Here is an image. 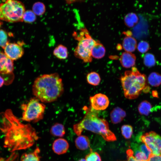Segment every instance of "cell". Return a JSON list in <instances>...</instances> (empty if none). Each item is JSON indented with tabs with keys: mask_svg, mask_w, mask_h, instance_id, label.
<instances>
[{
	"mask_svg": "<svg viewBox=\"0 0 161 161\" xmlns=\"http://www.w3.org/2000/svg\"><path fill=\"white\" fill-rule=\"evenodd\" d=\"M0 130L5 135L4 147L12 152L31 147L39 138L35 129L22 123L10 109L0 113Z\"/></svg>",
	"mask_w": 161,
	"mask_h": 161,
	"instance_id": "obj_1",
	"label": "cell"
},
{
	"mask_svg": "<svg viewBox=\"0 0 161 161\" xmlns=\"http://www.w3.org/2000/svg\"><path fill=\"white\" fill-rule=\"evenodd\" d=\"M64 91L62 80L56 73L39 76L35 79L32 86L33 94L43 103L55 101Z\"/></svg>",
	"mask_w": 161,
	"mask_h": 161,
	"instance_id": "obj_2",
	"label": "cell"
},
{
	"mask_svg": "<svg viewBox=\"0 0 161 161\" xmlns=\"http://www.w3.org/2000/svg\"><path fill=\"white\" fill-rule=\"evenodd\" d=\"M84 108L86 111L84 117L73 126L74 131L78 136L81 135L84 130H87L101 135L106 141L116 140L115 135L109 129L107 121L98 117V111L91 107Z\"/></svg>",
	"mask_w": 161,
	"mask_h": 161,
	"instance_id": "obj_3",
	"label": "cell"
},
{
	"mask_svg": "<svg viewBox=\"0 0 161 161\" xmlns=\"http://www.w3.org/2000/svg\"><path fill=\"white\" fill-rule=\"evenodd\" d=\"M120 80L124 95L129 99L137 98L147 86L146 76L134 67L131 70L126 71Z\"/></svg>",
	"mask_w": 161,
	"mask_h": 161,
	"instance_id": "obj_4",
	"label": "cell"
},
{
	"mask_svg": "<svg viewBox=\"0 0 161 161\" xmlns=\"http://www.w3.org/2000/svg\"><path fill=\"white\" fill-rule=\"evenodd\" d=\"M25 11L24 4L21 2L6 1L0 4V20L11 23L23 21Z\"/></svg>",
	"mask_w": 161,
	"mask_h": 161,
	"instance_id": "obj_5",
	"label": "cell"
},
{
	"mask_svg": "<svg viewBox=\"0 0 161 161\" xmlns=\"http://www.w3.org/2000/svg\"><path fill=\"white\" fill-rule=\"evenodd\" d=\"M75 36L78 43L74 51L75 56L85 63L91 62V51L96 41L92 38L86 28H82L78 36Z\"/></svg>",
	"mask_w": 161,
	"mask_h": 161,
	"instance_id": "obj_6",
	"label": "cell"
},
{
	"mask_svg": "<svg viewBox=\"0 0 161 161\" xmlns=\"http://www.w3.org/2000/svg\"><path fill=\"white\" fill-rule=\"evenodd\" d=\"M23 111L21 119L28 122H37L43 118L46 106L36 97L31 98L26 103L21 106Z\"/></svg>",
	"mask_w": 161,
	"mask_h": 161,
	"instance_id": "obj_7",
	"label": "cell"
},
{
	"mask_svg": "<svg viewBox=\"0 0 161 161\" xmlns=\"http://www.w3.org/2000/svg\"><path fill=\"white\" fill-rule=\"evenodd\" d=\"M139 140L151 150L152 154L161 155V136L159 134L151 131L140 136Z\"/></svg>",
	"mask_w": 161,
	"mask_h": 161,
	"instance_id": "obj_8",
	"label": "cell"
},
{
	"mask_svg": "<svg viewBox=\"0 0 161 161\" xmlns=\"http://www.w3.org/2000/svg\"><path fill=\"white\" fill-rule=\"evenodd\" d=\"M91 107L96 111L103 110L109 106V101L106 95L98 93L89 98Z\"/></svg>",
	"mask_w": 161,
	"mask_h": 161,
	"instance_id": "obj_9",
	"label": "cell"
},
{
	"mask_svg": "<svg viewBox=\"0 0 161 161\" xmlns=\"http://www.w3.org/2000/svg\"><path fill=\"white\" fill-rule=\"evenodd\" d=\"M4 49L5 54L13 61L21 58L24 52L22 46L16 43L8 42Z\"/></svg>",
	"mask_w": 161,
	"mask_h": 161,
	"instance_id": "obj_10",
	"label": "cell"
},
{
	"mask_svg": "<svg viewBox=\"0 0 161 161\" xmlns=\"http://www.w3.org/2000/svg\"><path fill=\"white\" fill-rule=\"evenodd\" d=\"M13 70V61L8 57L4 53L0 51V74H11Z\"/></svg>",
	"mask_w": 161,
	"mask_h": 161,
	"instance_id": "obj_11",
	"label": "cell"
},
{
	"mask_svg": "<svg viewBox=\"0 0 161 161\" xmlns=\"http://www.w3.org/2000/svg\"><path fill=\"white\" fill-rule=\"evenodd\" d=\"M69 145L65 139L59 138L55 140L52 145V149L55 154L61 155L64 154L67 151Z\"/></svg>",
	"mask_w": 161,
	"mask_h": 161,
	"instance_id": "obj_12",
	"label": "cell"
},
{
	"mask_svg": "<svg viewBox=\"0 0 161 161\" xmlns=\"http://www.w3.org/2000/svg\"><path fill=\"white\" fill-rule=\"evenodd\" d=\"M136 60V57L134 54L127 52H123L120 59L121 65L126 68L133 66L135 64Z\"/></svg>",
	"mask_w": 161,
	"mask_h": 161,
	"instance_id": "obj_13",
	"label": "cell"
},
{
	"mask_svg": "<svg viewBox=\"0 0 161 161\" xmlns=\"http://www.w3.org/2000/svg\"><path fill=\"white\" fill-rule=\"evenodd\" d=\"M126 112L119 107L114 108L111 112L110 117L112 122L116 124L121 122L126 117Z\"/></svg>",
	"mask_w": 161,
	"mask_h": 161,
	"instance_id": "obj_14",
	"label": "cell"
},
{
	"mask_svg": "<svg viewBox=\"0 0 161 161\" xmlns=\"http://www.w3.org/2000/svg\"><path fill=\"white\" fill-rule=\"evenodd\" d=\"M123 47L126 52H131L134 51L137 47V42L131 34L127 35L123 41Z\"/></svg>",
	"mask_w": 161,
	"mask_h": 161,
	"instance_id": "obj_15",
	"label": "cell"
},
{
	"mask_svg": "<svg viewBox=\"0 0 161 161\" xmlns=\"http://www.w3.org/2000/svg\"><path fill=\"white\" fill-rule=\"evenodd\" d=\"M105 52V49L103 45L98 41H96L92 49V57L96 59H100L104 56Z\"/></svg>",
	"mask_w": 161,
	"mask_h": 161,
	"instance_id": "obj_16",
	"label": "cell"
},
{
	"mask_svg": "<svg viewBox=\"0 0 161 161\" xmlns=\"http://www.w3.org/2000/svg\"><path fill=\"white\" fill-rule=\"evenodd\" d=\"M76 148L80 150L87 149L90 146V141L89 138L85 135H80L76 138L75 141Z\"/></svg>",
	"mask_w": 161,
	"mask_h": 161,
	"instance_id": "obj_17",
	"label": "cell"
},
{
	"mask_svg": "<svg viewBox=\"0 0 161 161\" xmlns=\"http://www.w3.org/2000/svg\"><path fill=\"white\" fill-rule=\"evenodd\" d=\"M40 149L37 146L32 152L23 154L21 157V161H40Z\"/></svg>",
	"mask_w": 161,
	"mask_h": 161,
	"instance_id": "obj_18",
	"label": "cell"
},
{
	"mask_svg": "<svg viewBox=\"0 0 161 161\" xmlns=\"http://www.w3.org/2000/svg\"><path fill=\"white\" fill-rule=\"evenodd\" d=\"M53 54L59 59H65L68 55L67 49L65 46L62 44H59L54 49Z\"/></svg>",
	"mask_w": 161,
	"mask_h": 161,
	"instance_id": "obj_19",
	"label": "cell"
},
{
	"mask_svg": "<svg viewBox=\"0 0 161 161\" xmlns=\"http://www.w3.org/2000/svg\"><path fill=\"white\" fill-rule=\"evenodd\" d=\"M50 133L54 136L63 137L65 134V128L62 124L56 123L52 126L50 130Z\"/></svg>",
	"mask_w": 161,
	"mask_h": 161,
	"instance_id": "obj_20",
	"label": "cell"
},
{
	"mask_svg": "<svg viewBox=\"0 0 161 161\" xmlns=\"http://www.w3.org/2000/svg\"><path fill=\"white\" fill-rule=\"evenodd\" d=\"M138 109L140 114L148 115L151 112L152 106L151 103L148 101L143 100L140 103Z\"/></svg>",
	"mask_w": 161,
	"mask_h": 161,
	"instance_id": "obj_21",
	"label": "cell"
},
{
	"mask_svg": "<svg viewBox=\"0 0 161 161\" xmlns=\"http://www.w3.org/2000/svg\"><path fill=\"white\" fill-rule=\"evenodd\" d=\"M148 80L152 86H158L161 84V75L156 72H152L149 75Z\"/></svg>",
	"mask_w": 161,
	"mask_h": 161,
	"instance_id": "obj_22",
	"label": "cell"
},
{
	"mask_svg": "<svg viewBox=\"0 0 161 161\" xmlns=\"http://www.w3.org/2000/svg\"><path fill=\"white\" fill-rule=\"evenodd\" d=\"M138 18L136 14L130 13L127 14L125 17V23L127 27H131L134 26L138 22Z\"/></svg>",
	"mask_w": 161,
	"mask_h": 161,
	"instance_id": "obj_23",
	"label": "cell"
},
{
	"mask_svg": "<svg viewBox=\"0 0 161 161\" xmlns=\"http://www.w3.org/2000/svg\"><path fill=\"white\" fill-rule=\"evenodd\" d=\"M86 80L89 84L96 86L100 83L101 78L98 73L95 72H92L88 74L86 76Z\"/></svg>",
	"mask_w": 161,
	"mask_h": 161,
	"instance_id": "obj_24",
	"label": "cell"
},
{
	"mask_svg": "<svg viewBox=\"0 0 161 161\" xmlns=\"http://www.w3.org/2000/svg\"><path fill=\"white\" fill-rule=\"evenodd\" d=\"M46 10L45 6L42 2H35L32 7V11L34 13L38 16L43 14Z\"/></svg>",
	"mask_w": 161,
	"mask_h": 161,
	"instance_id": "obj_25",
	"label": "cell"
},
{
	"mask_svg": "<svg viewBox=\"0 0 161 161\" xmlns=\"http://www.w3.org/2000/svg\"><path fill=\"white\" fill-rule=\"evenodd\" d=\"M36 18V15L32 11L28 10L24 12L23 16V21L30 23L34 22Z\"/></svg>",
	"mask_w": 161,
	"mask_h": 161,
	"instance_id": "obj_26",
	"label": "cell"
},
{
	"mask_svg": "<svg viewBox=\"0 0 161 161\" xmlns=\"http://www.w3.org/2000/svg\"><path fill=\"white\" fill-rule=\"evenodd\" d=\"M121 129L122 134L125 138L129 139L131 138L133 132L131 126L129 125H124L122 126Z\"/></svg>",
	"mask_w": 161,
	"mask_h": 161,
	"instance_id": "obj_27",
	"label": "cell"
},
{
	"mask_svg": "<svg viewBox=\"0 0 161 161\" xmlns=\"http://www.w3.org/2000/svg\"><path fill=\"white\" fill-rule=\"evenodd\" d=\"M143 62L146 66L151 67L156 64V60L154 56L150 53L146 54L144 57Z\"/></svg>",
	"mask_w": 161,
	"mask_h": 161,
	"instance_id": "obj_28",
	"label": "cell"
},
{
	"mask_svg": "<svg viewBox=\"0 0 161 161\" xmlns=\"http://www.w3.org/2000/svg\"><path fill=\"white\" fill-rule=\"evenodd\" d=\"M86 161H101V157L97 152L91 151L85 157Z\"/></svg>",
	"mask_w": 161,
	"mask_h": 161,
	"instance_id": "obj_29",
	"label": "cell"
},
{
	"mask_svg": "<svg viewBox=\"0 0 161 161\" xmlns=\"http://www.w3.org/2000/svg\"><path fill=\"white\" fill-rule=\"evenodd\" d=\"M7 35L6 32L0 29V47L3 49L8 42Z\"/></svg>",
	"mask_w": 161,
	"mask_h": 161,
	"instance_id": "obj_30",
	"label": "cell"
},
{
	"mask_svg": "<svg viewBox=\"0 0 161 161\" xmlns=\"http://www.w3.org/2000/svg\"><path fill=\"white\" fill-rule=\"evenodd\" d=\"M137 48L138 50L140 52L145 53L149 49V45L147 42L142 41L138 44Z\"/></svg>",
	"mask_w": 161,
	"mask_h": 161,
	"instance_id": "obj_31",
	"label": "cell"
},
{
	"mask_svg": "<svg viewBox=\"0 0 161 161\" xmlns=\"http://www.w3.org/2000/svg\"><path fill=\"white\" fill-rule=\"evenodd\" d=\"M19 155L15 152H12L10 155L6 159L2 158H0V161H18Z\"/></svg>",
	"mask_w": 161,
	"mask_h": 161,
	"instance_id": "obj_32",
	"label": "cell"
},
{
	"mask_svg": "<svg viewBox=\"0 0 161 161\" xmlns=\"http://www.w3.org/2000/svg\"><path fill=\"white\" fill-rule=\"evenodd\" d=\"M127 160L124 161H140L137 160L134 156L132 149H128L126 151Z\"/></svg>",
	"mask_w": 161,
	"mask_h": 161,
	"instance_id": "obj_33",
	"label": "cell"
},
{
	"mask_svg": "<svg viewBox=\"0 0 161 161\" xmlns=\"http://www.w3.org/2000/svg\"><path fill=\"white\" fill-rule=\"evenodd\" d=\"M148 161H161V155H156L152 154Z\"/></svg>",
	"mask_w": 161,
	"mask_h": 161,
	"instance_id": "obj_34",
	"label": "cell"
},
{
	"mask_svg": "<svg viewBox=\"0 0 161 161\" xmlns=\"http://www.w3.org/2000/svg\"><path fill=\"white\" fill-rule=\"evenodd\" d=\"M4 78L0 75V88L4 84Z\"/></svg>",
	"mask_w": 161,
	"mask_h": 161,
	"instance_id": "obj_35",
	"label": "cell"
},
{
	"mask_svg": "<svg viewBox=\"0 0 161 161\" xmlns=\"http://www.w3.org/2000/svg\"><path fill=\"white\" fill-rule=\"evenodd\" d=\"M78 161H86V160L83 158H82L80 160Z\"/></svg>",
	"mask_w": 161,
	"mask_h": 161,
	"instance_id": "obj_36",
	"label": "cell"
},
{
	"mask_svg": "<svg viewBox=\"0 0 161 161\" xmlns=\"http://www.w3.org/2000/svg\"><path fill=\"white\" fill-rule=\"evenodd\" d=\"M1 22L0 21V26H1Z\"/></svg>",
	"mask_w": 161,
	"mask_h": 161,
	"instance_id": "obj_37",
	"label": "cell"
}]
</instances>
